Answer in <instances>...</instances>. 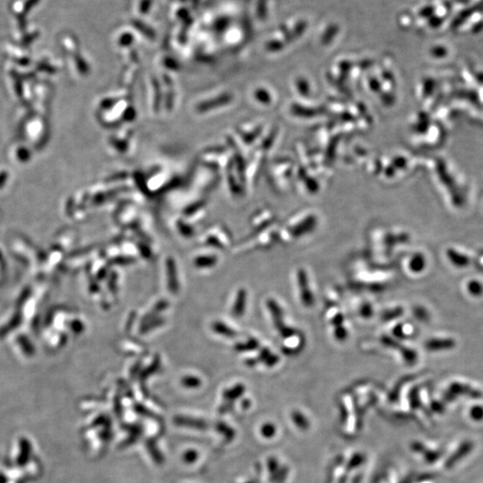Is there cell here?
Wrapping results in <instances>:
<instances>
[{"label": "cell", "instance_id": "1", "mask_svg": "<svg viewBox=\"0 0 483 483\" xmlns=\"http://www.w3.org/2000/svg\"><path fill=\"white\" fill-rule=\"evenodd\" d=\"M291 427L297 432H306L311 429V422L309 417L302 413V411L293 410L289 415Z\"/></svg>", "mask_w": 483, "mask_h": 483}, {"label": "cell", "instance_id": "2", "mask_svg": "<svg viewBox=\"0 0 483 483\" xmlns=\"http://www.w3.org/2000/svg\"><path fill=\"white\" fill-rule=\"evenodd\" d=\"M261 436L267 440H273L278 434V428L276 424L271 423H264L260 428Z\"/></svg>", "mask_w": 483, "mask_h": 483}, {"label": "cell", "instance_id": "3", "mask_svg": "<svg viewBox=\"0 0 483 483\" xmlns=\"http://www.w3.org/2000/svg\"><path fill=\"white\" fill-rule=\"evenodd\" d=\"M246 293L244 291H240L238 295V300L234 307L233 312L236 316H241L245 307Z\"/></svg>", "mask_w": 483, "mask_h": 483}, {"label": "cell", "instance_id": "4", "mask_svg": "<svg viewBox=\"0 0 483 483\" xmlns=\"http://www.w3.org/2000/svg\"><path fill=\"white\" fill-rule=\"evenodd\" d=\"M168 272H169V286L171 291H176L177 287V276H176V267L173 260L169 259L168 262Z\"/></svg>", "mask_w": 483, "mask_h": 483}, {"label": "cell", "instance_id": "5", "mask_svg": "<svg viewBox=\"0 0 483 483\" xmlns=\"http://www.w3.org/2000/svg\"><path fill=\"white\" fill-rule=\"evenodd\" d=\"M424 264H425V260L423 259V257L421 255H416L411 260V269L415 272L421 271L424 267Z\"/></svg>", "mask_w": 483, "mask_h": 483}, {"label": "cell", "instance_id": "6", "mask_svg": "<svg viewBox=\"0 0 483 483\" xmlns=\"http://www.w3.org/2000/svg\"><path fill=\"white\" fill-rule=\"evenodd\" d=\"M213 328H214V330H216L217 332L220 333L221 335L228 336V337H232V336L235 335V332H234L233 330L231 328H228L223 323H220V322L215 323L213 325Z\"/></svg>", "mask_w": 483, "mask_h": 483}, {"label": "cell", "instance_id": "7", "mask_svg": "<svg viewBox=\"0 0 483 483\" xmlns=\"http://www.w3.org/2000/svg\"><path fill=\"white\" fill-rule=\"evenodd\" d=\"M216 262V258L214 257H200L196 259V264L199 267H209L212 266Z\"/></svg>", "mask_w": 483, "mask_h": 483}, {"label": "cell", "instance_id": "8", "mask_svg": "<svg viewBox=\"0 0 483 483\" xmlns=\"http://www.w3.org/2000/svg\"><path fill=\"white\" fill-rule=\"evenodd\" d=\"M469 289H470L471 292L474 293V294H479V293H482V292H483L482 285L479 284L478 282H472L470 285H469Z\"/></svg>", "mask_w": 483, "mask_h": 483}, {"label": "cell", "instance_id": "9", "mask_svg": "<svg viewBox=\"0 0 483 483\" xmlns=\"http://www.w3.org/2000/svg\"><path fill=\"white\" fill-rule=\"evenodd\" d=\"M183 383L187 387H196L200 384L199 380L195 378H186V379L183 380Z\"/></svg>", "mask_w": 483, "mask_h": 483}, {"label": "cell", "instance_id": "10", "mask_svg": "<svg viewBox=\"0 0 483 483\" xmlns=\"http://www.w3.org/2000/svg\"><path fill=\"white\" fill-rule=\"evenodd\" d=\"M195 458H196V454L194 452H190L186 456V461L188 462L194 461Z\"/></svg>", "mask_w": 483, "mask_h": 483}]
</instances>
